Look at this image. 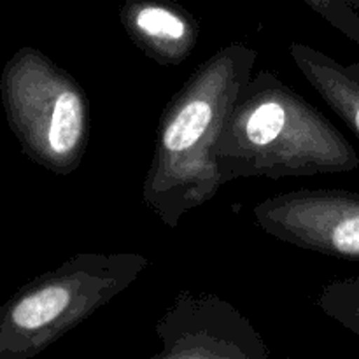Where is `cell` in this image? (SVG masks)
Instances as JSON below:
<instances>
[{
	"mask_svg": "<svg viewBox=\"0 0 359 359\" xmlns=\"http://www.w3.org/2000/svg\"><path fill=\"white\" fill-rule=\"evenodd\" d=\"M256 58L258 53L249 46H224L165 105L142 200L167 228L175 230L189 210L205 205L224 184L214 149L228 114L252 77Z\"/></svg>",
	"mask_w": 359,
	"mask_h": 359,
	"instance_id": "1",
	"label": "cell"
},
{
	"mask_svg": "<svg viewBox=\"0 0 359 359\" xmlns=\"http://www.w3.org/2000/svg\"><path fill=\"white\" fill-rule=\"evenodd\" d=\"M221 181L314 177L356 170L359 156L339 128L272 70L241 91L214 149Z\"/></svg>",
	"mask_w": 359,
	"mask_h": 359,
	"instance_id": "2",
	"label": "cell"
},
{
	"mask_svg": "<svg viewBox=\"0 0 359 359\" xmlns=\"http://www.w3.org/2000/svg\"><path fill=\"white\" fill-rule=\"evenodd\" d=\"M149 265L139 252L72 256L11 305L4 321L9 349L20 354L44 349L128 290Z\"/></svg>",
	"mask_w": 359,
	"mask_h": 359,
	"instance_id": "3",
	"label": "cell"
},
{
	"mask_svg": "<svg viewBox=\"0 0 359 359\" xmlns=\"http://www.w3.org/2000/svg\"><path fill=\"white\" fill-rule=\"evenodd\" d=\"M11 105L28 151L44 167L60 175L79 168L90 140V100L69 72L25 53L11 74Z\"/></svg>",
	"mask_w": 359,
	"mask_h": 359,
	"instance_id": "4",
	"label": "cell"
},
{
	"mask_svg": "<svg viewBox=\"0 0 359 359\" xmlns=\"http://www.w3.org/2000/svg\"><path fill=\"white\" fill-rule=\"evenodd\" d=\"M255 223L270 237L319 255L359 262V193L297 189L252 207Z\"/></svg>",
	"mask_w": 359,
	"mask_h": 359,
	"instance_id": "5",
	"label": "cell"
},
{
	"mask_svg": "<svg viewBox=\"0 0 359 359\" xmlns=\"http://www.w3.org/2000/svg\"><path fill=\"white\" fill-rule=\"evenodd\" d=\"M153 359H269L270 349L238 309L216 294L182 291L156 325Z\"/></svg>",
	"mask_w": 359,
	"mask_h": 359,
	"instance_id": "6",
	"label": "cell"
},
{
	"mask_svg": "<svg viewBox=\"0 0 359 359\" xmlns=\"http://www.w3.org/2000/svg\"><path fill=\"white\" fill-rule=\"evenodd\" d=\"M121 25L133 44L156 63H184L198 42V23L172 0H126Z\"/></svg>",
	"mask_w": 359,
	"mask_h": 359,
	"instance_id": "7",
	"label": "cell"
},
{
	"mask_svg": "<svg viewBox=\"0 0 359 359\" xmlns=\"http://www.w3.org/2000/svg\"><path fill=\"white\" fill-rule=\"evenodd\" d=\"M290 56L307 83L359 139V63L344 65L302 42L290 46Z\"/></svg>",
	"mask_w": 359,
	"mask_h": 359,
	"instance_id": "8",
	"label": "cell"
},
{
	"mask_svg": "<svg viewBox=\"0 0 359 359\" xmlns=\"http://www.w3.org/2000/svg\"><path fill=\"white\" fill-rule=\"evenodd\" d=\"M318 307L333 321L359 335V277L326 284L319 293Z\"/></svg>",
	"mask_w": 359,
	"mask_h": 359,
	"instance_id": "9",
	"label": "cell"
},
{
	"mask_svg": "<svg viewBox=\"0 0 359 359\" xmlns=\"http://www.w3.org/2000/svg\"><path fill=\"white\" fill-rule=\"evenodd\" d=\"M323 20L359 46V14L344 0H302Z\"/></svg>",
	"mask_w": 359,
	"mask_h": 359,
	"instance_id": "10",
	"label": "cell"
},
{
	"mask_svg": "<svg viewBox=\"0 0 359 359\" xmlns=\"http://www.w3.org/2000/svg\"><path fill=\"white\" fill-rule=\"evenodd\" d=\"M344 2H347V4H349V6L353 7V9L356 11V13L359 14V0H344Z\"/></svg>",
	"mask_w": 359,
	"mask_h": 359,
	"instance_id": "11",
	"label": "cell"
}]
</instances>
